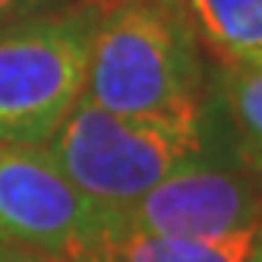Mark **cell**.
Wrapping results in <instances>:
<instances>
[{
  "mask_svg": "<svg viewBox=\"0 0 262 262\" xmlns=\"http://www.w3.org/2000/svg\"><path fill=\"white\" fill-rule=\"evenodd\" d=\"M82 98L123 117L202 111V51L180 0H114L101 13Z\"/></svg>",
  "mask_w": 262,
  "mask_h": 262,
  "instance_id": "cell-1",
  "label": "cell"
},
{
  "mask_svg": "<svg viewBox=\"0 0 262 262\" xmlns=\"http://www.w3.org/2000/svg\"><path fill=\"white\" fill-rule=\"evenodd\" d=\"M45 148L67 180L107 215L126 212L177 167L209 158L202 111L123 117L85 98Z\"/></svg>",
  "mask_w": 262,
  "mask_h": 262,
  "instance_id": "cell-2",
  "label": "cell"
},
{
  "mask_svg": "<svg viewBox=\"0 0 262 262\" xmlns=\"http://www.w3.org/2000/svg\"><path fill=\"white\" fill-rule=\"evenodd\" d=\"M98 4L54 10L0 32V145H48L85 95Z\"/></svg>",
  "mask_w": 262,
  "mask_h": 262,
  "instance_id": "cell-3",
  "label": "cell"
},
{
  "mask_svg": "<svg viewBox=\"0 0 262 262\" xmlns=\"http://www.w3.org/2000/svg\"><path fill=\"white\" fill-rule=\"evenodd\" d=\"M111 215L85 199L45 145H0V243L67 259L92 243Z\"/></svg>",
  "mask_w": 262,
  "mask_h": 262,
  "instance_id": "cell-4",
  "label": "cell"
},
{
  "mask_svg": "<svg viewBox=\"0 0 262 262\" xmlns=\"http://www.w3.org/2000/svg\"><path fill=\"white\" fill-rule=\"evenodd\" d=\"M111 228L161 237H221L262 224V177L256 167L196 158L167 174L136 205L111 215Z\"/></svg>",
  "mask_w": 262,
  "mask_h": 262,
  "instance_id": "cell-5",
  "label": "cell"
},
{
  "mask_svg": "<svg viewBox=\"0 0 262 262\" xmlns=\"http://www.w3.org/2000/svg\"><path fill=\"white\" fill-rule=\"evenodd\" d=\"M262 224L221 237H161L107 228L60 262H253Z\"/></svg>",
  "mask_w": 262,
  "mask_h": 262,
  "instance_id": "cell-6",
  "label": "cell"
},
{
  "mask_svg": "<svg viewBox=\"0 0 262 262\" xmlns=\"http://www.w3.org/2000/svg\"><path fill=\"white\" fill-rule=\"evenodd\" d=\"M199 45L224 67L262 63V0H180Z\"/></svg>",
  "mask_w": 262,
  "mask_h": 262,
  "instance_id": "cell-7",
  "label": "cell"
},
{
  "mask_svg": "<svg viewBox=\"0 0 262 262\" xmlns=\"http://www.w3.org/2000/svg\"><path fill=\"white\" fill-rule=\"evenodd\" d=\"M224 101L234 126L247 145L253 167H262V63L259 67H224Z\"/></svg>",
  "mask_w": 262,
  "mask_h": 262,
  "instance_id": "cell-8",
  "label": "cell"
},
{
  "mask_svg": "<svg viewBox=\"0 0 262 262\" xmlns=\"http://www.w3.org/2000/svg\"><path fill=\"white\" fill-rule=\"evenodd\" d=\"M60 4L63 0H0V32L26 19H35V16L60 10Z\"/></svg>",
  "mask_w": 262,
  "mask_h": 262,
  "instance_id": "cell-9",
  "label": "cell"
},
{
  "mask_svg": "<svg viewBox=\"0 0 262 262\" xmlns=\"http://www.w3.org/2000/svg\"><path fill=\"white\" fill-rule=\"evenodd\" d=\"M0 262H60V259L29 253V250H16V247H4V243H0Z\"/></svg>",
  "mask_w": 262,
  "mask_h": 262,
  "instance_id": "cell-10",
  "label": "cell"
},
{
  "mask_svg": "<svg viewBox=\"0 0 262 262\" xmlns=\"http://www.w3.org/2000/svg\"><path fill=\"white\" fill-rule=\"evenodd\" d=\"M253 262H262V243H259V250H256V256H253Z\"/></svg>",
  "mask_w": 262,
  "mask_h": 262,
  "instance_id": "cell-11",
  "label": "cell"
}]
</instances>
